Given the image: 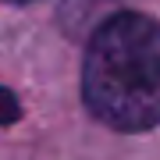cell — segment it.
Listing matches in <instances>:
<instances>
[{"label": "cell", "instance_id": "2", "mask_svg": "<svg viewBox=\"0 0 160 160\" xmlns=\"http://www.w3.org/2000/svg\"><path fill=\"white\" fill-rule=\"evenodd\" d=\"M18 114H22L18 100H14L7 89H0V125H11V121H18Z\"/></svg>", "mask_w": 160, "mask_h": 160}, {"label": "cell", "instance_id": "1", "mask_svg": "<svg viewBox=\"0 0 160 160\" xmlns=\"http://www.w3.org/2000/svg\"><path fill=\"white\" fill-rule=\"evenodd\" d=\"M82 96L103 125L118 132L160 125V25L153 18L121 11L92 32Z\"/></svg>", "mask_w": 160, "mask_h": 160}, {"label": "cell", "instance_id": "3", "mask_svg": "<svg viewBox=\"0 0 160 160\" xmlns=\"http://www.w3.org/2000/svg\"><path fill=\"white\" fill-rule=\"evenodd\" d=\"M7 4H32V0H7Z\"/></svg>", "mask_w": 160, "mask_h": 160}]
</instances>
